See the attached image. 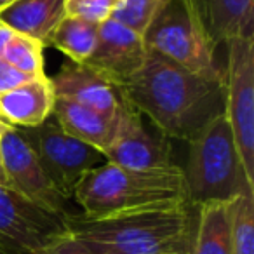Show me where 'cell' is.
Listing matches in <instances>:
<instances>
[{"label": "cell", "instance_id": "ba28073f", "mask_svg": "<svg viewBox=\"0 0 254 254\" xmlns=\"http://www.w3.org/2000/svg\"><path fill=\"white\" fill-rule=\"evenodd\" d=\"M70 235L68 218L0 185V253L40 254Z\"/></svg>", "mask_w": 254, "mask_h": 254}, {"label": "cell", "instance_id": "cb8c5ba5", "mask_svg": "<svg viewBox=\"0 0 254 254\" xmlns=\"http://www.w3.org/2000/svg\"><path fill=\"white\" fill-rule=\"evenodd\" d=\"M12 37H14V32H12V30H9L7 26L0 23V56H2L5 46H7L9 40H11Z\"/></svg>", "mask_w": 254, "mask_h": 254}, {"label": "cell", "instance_id": "52a82bcc", "mask_svg": "<svg viewBox=\"0 0 254 254\" xmlns=\"http://www.w3.org/2000/svg\"><path fill=\"white\" fill-rule=\"evenodd\" d=\"M18 132L35 152L37 160L51 183L68 200L73 198L75 187L87 171L108 162L101 150L71 138L56 120H51V117L40 126L18 129Z\"/></svg>", "mask_w": 254, "mask_h": 254}, {"label": "cell", "instance_id": "4316f807", "mask_svg": "<svg viewBox=\"0 0 254 254\" xmlns=\"http://www.w3.org/2000/svg\"><path fill=\"white\" fill-rule=\"evenodd\" d=\"M5 66H7V64H5L4 61L0 60V75H2V71H4V68H5Z\"/></svg>", "mask_w": 254, "mask_h": 254}, {"label": "cell", "instance_id": "5bb4252c", "mask_svg": "<svg viewBox=\"0 0 254 254\" xmlns=\"http://www.w3.org/2000/svg\"><path fill=\"white\" fill-rule=\"evenodd\" d=\"M54 92L49 77H37L0 94V113L18 129H32L53 113Z\"/></svg>", "mask_w": 254, "mask_h": 254}, {"label": "cell", "instance_id": "484cf974", "mask_svg": "<svg viewBox=\"0 0 254 254\" xmlns=\"http://www.w3.org/2000/svg\"><path fill=\"white\" fill-rule=\"evenodd\" d=\"M14 0H0V9H4V7H7L9 4H12Z\"/></svg>", "mask_w": 254, "mask_h": 254}, {"label": "cell", "instance_id": "7c38bea8", "mask_svg": "<svg viewBox=\"0 0 254 254\" xmlns=\"http://www.w3.org/2000/svg\"><path fill=\"white\" fill-rule=\"evenodd\" d=\"M49 82L56 98L77 101L110 119H117L126 106V98L119 85L108 82L84 64L66 63Z\"/></svg>", "mask_w": 254, "mask_h": 254}, {"label": "cell", "instance_id": "7a4b0ae2", "mask_svg": "<svg viewBox=\"0 0 254 254\" xmlns=\"http://www.w3.org/2000/svg\"><path fill=\"white\" fill-rule=\"evenodd\" d=\"M197 205L176 204L105 218H68L75 240L92 254H190Z\"/></svg>", "mask_w": 254, "mask_h": 254}, {"label": "cell", "instance_id": "44dd1931", "mask_svg": "<svg viewBox=\"0 0 254 254\" xmlns=\"http://www.w3.org/2000/svg\"><path fill=\"white\" fill-rule=\"evenodd\" d=\"M167 4L169 0H120L112 18L143 37L150 23Z\"/></svg>", "mask_w": 254, "mask_h": 254}, {"label": "cell", "instance_id": "83f0119b", "mask_svg": "<svg viewBox=\"0 0 254 254\" xmlns=\"http://www.w3.org/2000/svg\"><path fill=\"white\" fill-rule=\"evenodd\" d=\"M0 254H4V253H0Z\"/></svg>", "mask_w": 254, "mask_h": 254}, {"label": "cell", "instance_id": "e0dca14e", "mask_svg": "<svg viewBox=\"0 0 254 254\" xmlns=\"http://www.w3.org/2000/svg\"><path fill=\"white\" fill-rule=\"evenodd\" d=\"M190 254H232V202L197 205Z\"/></svg>", "mask_w": 254, "mask_h": 254}, {"label": "cell", "instance_id": "9c48e42d", "mask_svg": "<svg viewBox=\"0 0 254 254\" xmlns=\"http://www.w3.org/2000/svg\"><path fill=\"white\" fill-rule=\"evenodd\" d=\"M0 153L9 188L47 211L58 212L66 218L73 216L68 209L70 200L51 183L37 160L35 152L30 148L16 127L0 134Z\"/></svg>", "mask_w": 254, "mask_h": 254}, {"label": "cell", "instance_id": "7402d4cb", "mask_svg": "<svg viewBox=\"0 0 254 254\" xmlns=\"http://www.w3.org/2000/svg\"><path fill=\"white\" fill-rule=\"evenodd\" d=\"M119 4L120 0H68L66 14L77 16L94 25H101L112 18Z\"/></svg>", "mask_w": 254, "mask_h": 254}, {"label": "cell", "instance_id": "ac0fdd59", "mask_svg": "<svg viewBox=\"0 0 254 254\" xmlns=\"http://www.w3.org/2000/svg\"><path fill=\"white\" fill-rule=\"evenodd\" d=\"M98 30L99 25L66 14L54 28L47 46L56 47L58 51L66 54L71 63L82 64L94 49L96 40H98Z\"/></svg>", "mask_w": 254, "mask_h": 254}, {"label": "cell", "instance_id": "ffe728a7", "mask_svg": "<svg viewBox=\"0 0 254 254\" xmlns=\"http://www.w3.org/2000/svg\"><path fill=\"white\" fill-rule=\"evenodd\" d=\"M232 254H254V191L232 200Z\"/></svg>", "mask_w": 254, "mask_h": 254}, {"label": "cell", "instance_id": "d6986e66", "mask_svg": "<svg viewBox=\"0 0 254 254\" xmlns=\"http://www.w3.org/2000/svg\"><path fill=\"white\" fill-rule=\"evenodd\" d=\"M44 44L30 37L14 33L9 44L5 46L0 60L14 70L21 71L30 77H44Z\"/></svg>", "mask_w": 254, "mask_h": 254}, {"label": "cell", "instance_id": "9a60e30c", "mask_svg": "<svg viewBox=\"0 0 254 254\" xmlns=\"http://www.w3.org/2000/svg\"><path fill=\"white\" fill-rule=\"evenodd\" d=\"M51 115L66 134L101 150L103 153L115 138L117 124L120 117L110 119L85 105L66 98H56V96H54V106Z\"/></svg>", "mask_w": 254, "mask_h": 254}, {"label": "cell", "instance_id": "5b68a950", "mask_svg": "<svg viewBox=\"0 0 254 254\" xmlns=\"http://www.w3.org/2000/svg\"><path fill=\"white\" fill-rule=\"evenodd\" d=\"M143 40L146 51L191 73L225 80V68L219 66L216 58L218 46L209 39L185 0H169L143 33Z\"/></svg>", "mask_w": 254, "mask_h": 254}, {"label": "cell", "instance_id": "6da1fadb", "mask_svg": "<svg viewBox=\"0 0 254 254\" xmlns=\"http://www.w3.org/2000/svg\"><path fill=\"white\" fill-rule=\"evenodd\" d=\"M120 91L166 138L187 143L225 112V80L191 73L150 51L141 70Z\"/></svg>", "mask_w": 254, "mask_h": 254}, {"label": "cell", "instance_id": "4fadbf2b", "mask_svg": "<svg viewBox=\"0 0 254 254\" xmlns=\"http://www.w3.org/2000/svg\"><path fill=\"white\" fill-rule=\"evenodd\" d=\"M209 39L228 44L233 39H254V0H185Z\"/></svg>", "mask_w": 254, "mask_h": 254}, {"label": "cell", "instance_id": "277c9868", "mask_svg": "<svg viewBox=\"0 0 254 254\" xmlns=\"http://www.w3.org/2000/svg\"><path fill=\"white\" fill-rule=\"evenodd\" d=\"M188 145V159L181 171L190 204L232 202L254 191V185L244 173L225 113L209 120Z\"/></svg>", "mask_w": 254, "mask_h": 254}, {"label": "cell", "instance_id": "2e32d148", "mask_svg": "<svg viewBox=\"0 0 254 254\" xmlns=\"http://www.w3.org/2000/svg\"><path fill=\"white\" fill-rule=\"evenodd\" d=\"M68 0H14L0 9V23L19 35L47 46L54 28L66 16Z\"/></svg>", "mask_w": 254, "mask_h": 254}, {"label": "cell", "instance_id": "d4e9b609", "mask_svg": "<svg viewBox=\"0 0 254 254\" xmlns=\"http://www.w3.org/2000/svg\"><path fill=\"white\" fill-rule=\"evenodd\" d=\"M11 124L7 122V120L4 119V115H2V113H0V134H2V132L4 131H7V129H11Z\"/></svg>", "mask_w": 254, "mask_h": 254}, {"label": "cell", "instance_id": "3957f363", "mask_svg": "<svg viewBox=\"0 0 254 254\" xmlns=\"http://www.w3.org/2000/svg\"><path fill=\"white\" fill-rule=\"evenodd\" d=\"M73 200L85 218H105L122 212L187 204L180 166L160 169H127L106 162L87 171L73 190Z\"/></svg>", "mask_w": 254, "mask_h": 254}, {"label": "cell", "instance_id": "603a6c76", "mask_svg": "<svg viewBox=\"0 0 254 254\" xmlns=\"http://www.w3.org/2000/svg\"><path fill=\"white\" fill-rule=\"evenodd\" d=\"M40 254H92V253L87 247L82 246L78 240H75L71 235H66L61 240H58L56 244H53L51 247H47Z\"/></svg>", "mask_w": 254, "mask_h": 254}, {"label": "cell", "instance_id": "30bf717a", "mask_svg": "<svg viewBox=\"0 0 254 254\" xmlns=\"http://www.w3.org/2000/svg\"><path fill=\"white\" fill-rule=\"evenodd\" d=\"M106 160L127 169H160L178 166L173 159L169 138L143 124L141 113L126 99L113 141L105 150Z\"/></svg>", "mask_w": 254, "mask_h": 254}, {"label": "cell", "instance_id": "8fae6325", "mask_svg": "<svg viewBox=\"0 0 254 254\" xmlns=\"http://www.w3.org/2000/svg\"><path fill=\"white\" fill-rule=\"evenodd\" d=\"M146 54L141 35L110 18L99 25L94 49L82 64L120 87L141 70Z\"/></svg>", "mask_w": 254, "mask_h": 254}, {"label": "cell", "instance_id": "8992f818", "mask_svg": "<svg viewBox=\"0 0 254 254\" xmlns=\"http://www.w3.org/2000/svg\"><path fill=\"white\" fill-rule=\"evenodd\" d=\"M226 46L225 117L242 162L254 185V39H233Z\"/></svg>", "mask_w": 254, "mask_h": 254}]
</instances>
